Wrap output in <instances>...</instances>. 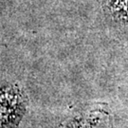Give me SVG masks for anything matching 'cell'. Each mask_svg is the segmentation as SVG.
Instances as JSON below:
<instances>
[{
	"label": "cell",
	"instance_id": "obj_1",
	"mask_svg": "<svg viewBox=\"0 0 128 128\" xmlns=\"http://www.w3.org/2000/svg\"><path fill=\"white\" fill-rule=\"evenodd\" d=\"M27 106V97L17 84L0 82V128H18Z\"/></svg>",
	"mask_w": 128,
	"mask_h": 128
}]
</instances>
